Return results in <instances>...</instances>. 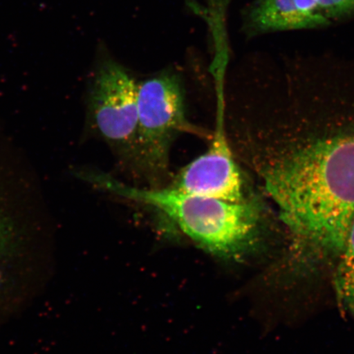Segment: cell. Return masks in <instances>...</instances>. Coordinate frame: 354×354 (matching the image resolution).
Returning <instances> with one entry per match:
<instances>
[{"mask_svg":"<svg viewBox=\"0 0 354 354\" xmlns=\"http://www.w3.org/2000/svg\"><path fill=\"white\" fill-rule=\"evenodd\" d=\"M138 82L112 59L99 66L92 82L93 123L109 144L134 158L138 122Z\"/></svg>","mask_w":354,"mask_h":354,"instance_id":"obj_4","label":"cell"},{"mask_svg":"<svg viewBox=\"0 0 354 354\" xmlns=\"http://www.w3.org/2000/svg\"><path fill=\"white\" fill-rule=\"evenodd\" d=\"M292 69L254 163L301 249L337 257L354 219V80Z\"/></svg>","mask_w":354,"mask_h":354,"instance_id":"obj_1","label":"cell"},{"mask_svg":"<svg viewBox=\"0 0 354 354\" xmlns=\"http://www.w3.org/2000/svg\"><path fill=\"white\" fill-rule=\"evenodd\" d=\"M6 225L4 224V221L0 215V250H1L3 243L6 240Z\"/></svg>","mask_w":354,"mask_h":354,"instance_id":"obj_9","label":"cell"},{"mask_svg":"<svg viewBox=\"0 0 354 354\" xmlns=\"http://www.w3.org/2000/svg\"><path fill=\"white\" fill-rule=\"evenodd\" d=\"M169 187L233 203L250 198L225 133H214L207 151L185 167Z\"/></svg>","mask_w":354,"mask_h":354,"instance_id":"obj_5","label":"cell"},{"mask_svg":"<svg viewBox=\"0 0 354 354\" xmlns=\"http://www.w3.org/2000/svg\"><path fill=\"white\" fill-rule=\"evenodd\" d=\"M91 178L118 196L158 210L198 245L221 259H242L258 242L262 215L254 198L233 203L169 187H131L105 176Z\"/></svg>","mask_w":354,"mask_h":354,"instance_id":"obj_2","label":"cell"},{"mask_svg":"<svg viewBox=\"0 0 354 354\" xmlns=\"http://www.w3.org/2000/svg\"><path fill=\"white\" fill-rule=\"evenodd\" d=\"M209 3L210 4V7L214 8H216V10H218L219 0H209Z\"/></svg>","mask_w":354,"mask_h":354,"instance_id":"obj_10","label":"cell"},{"mask_svg":"<svg viewBox=\"0 0 354 354\" xmlns=\"http://www.w3.org/2000/svg\"><path fill=\"white\" fill-rule=\"evenodd\" d=\"M331 21L316 0H255L245 15L243 30L249 37L286 30L326 28Z\"/></svg>","mask_w":354,"mask_h":354,"instance_id":"obj_6","label":"cell"},{"mask_svg":"<svg viewBox=\"0 0 354 354\" xmlns=\"http://www.w3.org/2000/svg\"><path fill=\"white\" fill-rule=\"evenodd\" d=\"M335 272L336 299L344 311L354 320V219L337 257Z\"/></svg>","mask_w":354,"mask_h":354,"instance_id":"obj_7","label":"cell"},{"mask_svg":"<svg viewBox=\"0 0 354 354\" xmlns=\"http://www.w3.org/2000/svg\"><path fill=\"white\" fill-rule=\"evenodd\" d=\"M137 99L134 158L152 187H162L169 171L172 143L180 133L193 131L185 116L183 84L176 73H161L138 82Z\"/></svg>","mask_w":354,"mask_h":354,"instance_id":"obj_3","label":"cell"},{"mask_svg":"<svg viewBox=\"0 0 354 354\" xmlns=\"http://www.w3.org/2000/svg\"><path fill=\"white\" fill-rule=\"evenodd\" d=\"M327 19L337 20L354 16V0H316Z\"/></svg>","mask_w":354,"mask_h":354,"instance_id":"obj_8","label":"cell"}]
</instances>
